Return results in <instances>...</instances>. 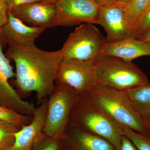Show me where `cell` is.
Masks as SVG:
<instances>
[{
    "label": "cell",
    "instance_id": "1",
    "mask_svg": "<svg viewBox=\"0 0 150 150\" xmlns=\"http://www.w3.org/2000/svg\"><path fill=\"white\" fill-rule=\"evenodd\" d=\"M6 56L15 64L14 84L22 98L34 92L38 104L48 98L54 90L60 63L63 59L62 49L47 51L37 48L26 49L8 45Z\"/></svg>",
    "mask_w": 150,
    "mask_h": 150
},
{
    "label": "cell",
    "instance_id": "2",
    "mask_svg": "<svg viewBox=\"0 0 150 150\" xmlns=\"http://www.w3.org/2000/svg\"><path fill=\"white\" fill-rule=\"evenodd\" d=\"M96 106L110 121L150 136V129L125 92L97 83L88 91Z\"/></svg>",
    "mask_w": 150,
    "mask_h": 150
},
{
    "label": "cell",
    "instance_id": "3",
    "mask_svg": "<svg viewBox=\"0 0 150 150\" xmlns=\"http://www.w3.org/2000/svg\"><path fill=\"white\" fill-rule=\"evenodd\" d=\"M93 61L97 83L122 91L150 84L147 76L132 62L103 54Z\"/></svg>",
    "mask_w": 150,
    "mask_h": 150
},
{
    "label": "cell",
    "instance_id": "4",
    "mask_svg": "<svg viewBox=\"0 0 150 150\" xmlns=\"http://www.w3.org/2000/svg\"><path fill=\"white\" fill-rule=\"evenodd\" d=\"M71 126L107 140L116 150L121 146L123 135L96 106L88 92L79 94L69 118Z\"/></svg>",
    "mask_w": 150,
    "mask_h": 150
},
{
    "label": "cell",
    "instance_id": "5",
    "mask_svg": "<svg viewBox=\"0 0 150 150\" xmlns=\"http://www.w3.org/2000/svg\"><path fill=\"white\" fill-rule=\"evenodd\" d=\"M78 93L63 84H55L48 98L43 134L48 137H61L69 123L71 111Z\"/></svg>",
    "mask_w": 150,
    "mask_h": 150
},
{
    "label": "cell",
    "instance_id": "6",
    "mask_svg": "<svg viewBox=\"0 0 150 150\" xmlns=\"http://www.w3.org/2000/svg\"><path fill=\"white\" fill-rule=\"evenodd\" d=\"M105 38L94 24L83 23L75 28L62 48L63 59L93 60L101 54Z\"/></svg>",
    "mask_w": 150,
    "mask_h": 150
},
{
    "label": "cell",
    "instance_id": "7",
    "mask_svg": "<svg viewBox=\"0 0 150 150\" xmlns=\"http://www.w3.org/2000/svg\"><path fill=\"white\" fill-rule=\"evenodd\" d=\"M96 83V74L93 60L63 59L55 84L68 86L79 94L88 92Z\"/></svg>",
    "mask_w": 150,
    "mask_h": 150
},
{
    "label": "cell",
    "instance_id": "8",
    "mask_svg": "<svg viewBox=\"0 0 150 150\" xmlns=\"http://www.w3.org/2000/svg\"><path fill=\"white\" fill-rule=\"evenodd\" d=\"M56 6L53 27L99 24L100 7L93 0H58Z\"/></svg>",
    "mask_w": 150,
    "mask_h": 150
},
{
    "label": "cell",
    "instance_id": "9",
    "mask_svg": "<svg viewBox=\"0 0 150 150\" xmlns=\"http://www.w3.org/2000/svg\"><path fill=\"white\" fill-rule=\"evenodd\" d=\"M7 45L0 28V105L22 115L32 116L36 108L34 104L23 100L9 82L16 74L10 59L3 53V48Z\"/></svg>",
    "mask_w": 150,
    "mask_h": 150
},
{
    "label": "cell",
    "instance_id": "10",
    "mask_svg": "<svg viewBox=\"0 0 150 150\" xmlns=\"http://www.w3.org/2000/svg\"><path fill=\"white\" fill-rule=\"evenodd\" d=\"M126 6V4L116 2L111 5L100 8L98 24L102 26L106 32L105 43L133 38L127 25Z\"/></svg>",
    "mask_w": 150,
    "mask_h": 150
},
{
    "label": "cell",
    "instance_id": "11",
    "mask_svg": "<svg viewBox=\"0 0 150 150\" xmlns=\"http://www.w3.org/2000/svg\"><path fill=\"white\" fill-rule=\"evenodd\" d=\"M48 98H44L35 108L31 123L21 128L16 134L12 146L6 150H33L36 144L45 135V125Z\"/></svg>",
    "mask_w": 150,
    "mask_h": 150
},
{
    "label": "cell",
    "instance_id": "12",
    "mask_svg": "<svg viewBox=\"0 0 150 150\" xmlns=\"http://www.w3.org/2000/svg\"><path fill=\"white\" fill-rule=\"evenodd\" d=\"M46 29L44 28L29 26L10 13H8L7 21L1 27L7 45H14L26 49L36 48L35 39Z\"/></svg>",
    "mask_w": 150,
    "mask_h": 150
},
{
    "label": "cell",
    "instance_id": "13",
    "mask_svg": "<svg viewBox=\"0 0 150 150\" xmlns=\"http://www.w3.org/2000/svg\"><path fill=\"white\" fill-rule=\"evenodd\" d=\"M60 150H116L107 140L68 124L60 138Z\"/></svg>",
    "mask_w": 150,
    "mask_h": 150
},
{
    "label": "cell",
    "instance_id": "14",
    "mask_svg": "<svg viewBox=\"0 0 150 150\" xmlns=\"http://www.w3.org/2000/svg\"><path fill=\"white\" fill-rule=\"evenodd\" d=\"M56 10V4L40 2L20 6L9 13L29 26L47 28L53 27Z\"/></svg>",
    "mask_w": 150,
    "mask_h": 150
},
{
    "label": "cell",
    "instance_id": "15",
    "mask_svg": "<svg viewBox=\"0 0 150 150\" xmlns=\"http://www.w3.org/2000/svg\"><path fill=\"white\" fill-rule=\"evenodd\" d=\"M121 58L128 62L139 57L150 56V44L134 38L105 44L101 54Z\"/></svg>",
    "mask_w": 150,
    "mask_h": 150
},
{
    "label": "cell",
    "instance_id": "16",
    "mask_svg": "<svg viewBox=\"0 0 150 150\" xmlns=\"http://www.w3.org/2000/svg\"><path fill=\"white\" fill-rule=\"evenodd\" d=\"M124 92L129 97L136 110L149 127L150 84Z\"/></svg>",
    "mask_w": 150,
    "mask_h": 150
},
{
    "label": "cell",
    "instance_id": "17",
    "mask_svg": "<svg viewBox=\"0 0 150 150\" xmlns=\"http://www.w3.org/2000/svg\"><path fill=\"white\" fill-rule=\"evenodd\" d=\"M149 0H130L126 5L127 25L132 37L137 39L140 19L147 6Z\"/></svg>",
    "mask_w": 150,
    "mask_h": 150
},
{
    "label": "cell",
    "instance_id": "18",
    "mask_svg": "<svg viewBox=\"0 0 150 150\" xmlns=\"http://www.w3.org/2000/svg\"><path fill=\"white\" fill-rule=\"evenodd\" d=\"M116 129L128 139L138 150H150V136L138 133L126 126L113 123Z\"/></svg>",
    "mask_w": 150,
    "mask_h": 150
},
{
    "label": "cell",
    "instance_id": "19",
    "mask_svg": "<svg viewBox=\"0 0 150 150\" xmlns=\"http://www.w3.org/2000/svg\"><path fill=\"white\" fill-rule=\"evenodd\" d=\"M33 116L22 115L12 109L0 105V121L8 122L21 129L31 123Z\"/></svg>",
    "mask_w": 150,
    "mask_h": 150
},
{
    "label": "cell",
    "instance_id": "20",
    "mask_svg": "<svg viewBox=\"0 0 150 150\" xmlns=\"http://www.w3.org/2000/svg\"><path fill=\"white\" fill-rule=\"evenodd\" d=\"M20 130L8 122L0 121V150H6L13 146L16 134Z\"/></svg>",
    "mask_w": 150,
    "mask_h": 150
},
{
    "label": "cell",
    "instance_id": "21",
    "mask_svg": "<svg viewBox=\"0 0 150 150\" xmlns=\"http://www.w3.org/2000/svg\"><path fill=\"white\" fill-rule=\"evenodd\" d=\"M60 137H48L44 136L33 150H60Z\"/></svg>",
    "mask_w": 150,
    "mask_h": 150
},
{
    "label": "cell",
    "instance_id": "22",
    "mask_svg": "<svg viewBox=\"0 0 150 150\" xmlns=\"http://www.w3.org/2000/svg\"><path fill=\"white\" fill-rule=\"evenodd\" d=\"M40 2H50L48 0H4L5 5L7 13L10 12L13 9L20 6Z\"/></svg>",
    "mask_w": 150,
    "mask_h": 150
},
{
    "label": "cell",
    "instance_id": "23",
    "mask_svg": "<svg viewBox=\"0 0 150 150\" xmlns=\"http://www.w3.org/2000/svg\"><path fill=\"white\" fill-rule=\"evenodd\" d=\"M150 28V9L145 14L140 21L137 33V39H138Z\"/></svg>",
    "mask_w": 150,
    "mask_h": 150
},
{
    "label": "cell",
    "instance_id": "24",
    "mask_svg": "<svg viewBox=\"0 0 150 150\" xmlns=\"http://www.w3.org/2000/svg\"><path fill=\"white\" fill-rule=\"evenodd\" d=\"M8 13L5 5L4 0H0V28L6 22Z\"/></svg>",
    "mask_w": 150,
    "mask_h": 150
},
{
    "label": "cell",
    "instance_id": "25",
    "mask_svg": "<svg viewBox=\"0 0 150 150\" xmlns=\"http://www.w3.org/2000/svg\"><path fill=\"white\" fill-rule=\"evenodd\" d=\"M119 150H138L134 144L125 136L123 135L121 146Z\"/></svg>",
    "mask_w": 150,
    "mask_h": 150
},
{
    "label": "cell",
    "instance_id": "26",
    "mask_svg": "<svg viewBox=\"0 0 150 150\" xmlns=\"http://www.w3.org/2000/svg\"><path fill=\"white\" fill-rule=\"evenodd\" d=\"M93 1L100 8L111 5L117 2V0H93Z\"/></svg>",
    "mask_w": 150,
    "mask_h": 150
},
{
    "label": "cell",
    "instance_id": "27",
    "mask_svg": "<svg viewBox=\"0 0 150 150\" xmlns=\"http://www.w3.org/2000/svg\"><path fill=\"white\" fill-rule=\"evenodd\" d=\"M138 39L143 40L150 44V28L141 35Z\"/></svg>",
    "mask_w": 150,
    "mask_h": 150
},
{
    "label": "cell",
    "instance_id": "28",
    "mask_svg": "<svg viewBox=\"0 0 150 150\" xmlns=\"http://www.w3.org/2000/svg\"><path fill=\"white\" fill-rule=\"evenodd\" d=\"M150 9V0H149V2H148L147 6L146 7V9H145L144 11V13L142 14V17H141V18L140 19V20L139 21V25L140 21H141V20L142 19V18H143V16H144L145 14Z\"/></svg>",
    "mask_w": 150,
    "mask_h": 150
},
{
    "label": "cell",
    "instance_id": "29",
    "mask_svg": "<svg viewBox=\"0 0 150 150\" xmlns=\"http://www.w3.org/2000/svg\"><path fill=\"white\" fill-rule=\"evenodd\" d=\"M130 1V0H117V2L126 5Z\"/></svg>",
    "mask_w": 150,
    "mask_h": 150
},
{
    "label": "cell",
    "instance_id": "30",
    "mask_svg": "<svg viewBox=\"0 0 150 150\" xmlns=\"http://www.w3.org/2000/svg\"><path fill=\"white\" fill-rule=\"evenodd\" d=\"M57 1H58V0H51V2L54 4H56Z\"/></svg>",
    "mask_w": 150,
    "mask_h": 150
},
{
    "label": "cell",
    "instance_id": "31",
    "mask_svg": "<svg viewBox=\"0 0 150 150\" xmlns=\"http://www.w3.org/2000/svg\"><path fill=\"white\" fill-rule=\"evenodd\" d=\"M48 1L52 3L51 2V0H48Z\"/></svg>",
    "mask_w": 150,
    "mask_h": 150
}]
</instances>
